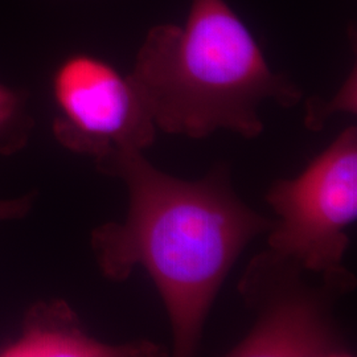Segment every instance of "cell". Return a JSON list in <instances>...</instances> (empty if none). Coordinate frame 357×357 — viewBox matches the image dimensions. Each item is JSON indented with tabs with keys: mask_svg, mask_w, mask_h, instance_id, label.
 <instances>
[{
	"mask_svg": "<svg viewBox=\"0 0 357 357\" xmlns=\"http://www.w3.org/2000/svg\"><path fill=\"white\" fill-rule=\"evenodd\" d=\"M97 169L128 190V216L91 230L90 246L103 277L123 282L141 266L166 307L174 354L197 351L205 320L236 261L274 220L236 193L225 165L199 180L158 169L143 151L112 149Z\"/></svg>",
	"mask_w": 357,
	"mask_h": 357,
	"instance_id": "obj_1",
	"label": "cell"
},
{
	"mask_svg": "<svg viewBox=\"0 0 357 357\" xmlns=\"http://www.w3.org/2000/svg\"><path fill=\"white\" fill-rule=\"evenodd\" d=\"M128 76L156 128L191 139L218 130L255 139L265 130L262 103L290 109L303 98L298 84L270 68L227 0H191L183 24L151 26Z\"/></svg>",
	"mask_w": 357,
	"mask_h": 357,
	"instance_id": "obj_2",
	"label": "cell"
},
{
	"mask_svg": "<svg viewBox=\"0 0 357 357\" xmlns=\"http://www.w3.org/2000/svg\"><path fill=\"white\" fill-rule=\"evenodd\" d=\"M354 289L327 281L293 257L268 248L250 259L238 282L255 323L228 356H356L333 317L336 302Z\"/></svg>",
	"mask_w": 357,
	"mask_h": 357,
	"instance_id": "obj_3",
	"label": "cell"
},
{
	"mask_svg": "<svg viewBox=\"0 0 357 357\" xmlns=\"http://www.w3.org/2000/svg\"><path fill=\"white\" fill-rule=\"evenodd\" d=\"M278 217L268 230L270 249L290 255L327 281L356 286L344 265L347 229L357 218V128L348 126L301 175L278 178L266 193Z\"/></svg>",
	"mask_w": 357,
	"mask_h": 357,
	"instance_id": "obj_4",
	"label": "cell"
},
{
	"mask_svg": "<svg viewBox=\"0 0 357 357\" xmlns=\"http://www.w3.org/2000/svg\"><path fill=\"white\" fill-rule=\"evenodd\" d=\"M52 132L70 153L97 159L112 149L144 151L158 128L128 75L90 53H73L53 70Z\"/></svg>",
	"mask_w": 357,
	"mask_h": 357,
	"instance_id": "obj_5",
	"label": "cell"
},
{
	"mask_svg": "<svg viewBox=\"0 0 357 357\" xmlns=\"http://www.w3.org/2000/svg\"><path fill=\"white\" fill-rule=\"evenodd\" d=\"M166 355L150 340L113 344L91 336L64 299L38 301L26 310L22 330L0 345V357H146Z\"/></svg>",
	"mask_w": 357,
	"mask_h": 357,
	"instance_id": "obj_6",
	"label": "cell"
},
{
	"mask_svg": "<svg viewBox=\"0 0 357 357\" xmlns=\"http://www.w3.org/2000/svg\"><path fill=\"white\" fill-rule=\"evenodd\" d=\"M33 126L26 90L0 82V153L13 155L24 150Z\"/></svg>",
	"mask_w": 357,
	"mask_h": 357,
	"instance_id": "obj_7",
	"label": "cell"
},
{
	"mask_svg": "<svg viewBox=\"0 0 357 357\" xmlns=\"http://www.w3.org/2000/svg\"><path fill=\"white\" fill-rule=\"evenodd\" d=\"M357 76L356 65L345 78L340 89L336 91L331 101L319 97L307 98L305 125L311 131H319L326 126L330 116L335 113H349L356 114L357 109Z\"/></svg>",
	"mask_w": 357,
	"mask_h": 357,
	"instance_id": "obj_8",
	"label": "cell"
},
{
	"mask_svg": "<svg viewBox=\"0 0 357 357\" xmlns=\"http://www.w3.org/2000/svg\"><path fill=\"white\" fill-rule=\"evenodd\" d=\"M38 199L36 192H28L13 199H0V222L20 220L28 216Z\"/></svg>",
	"mask_w": 357,
	"mask_h": 357,
	"instance_id": "obj_9",
	"label": "cell"
}]
</instances>
